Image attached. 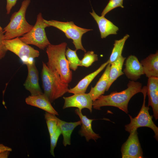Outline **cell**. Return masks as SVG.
Here are the masks:
<instances>
[{
    "label": "cell",
    "mask_w": 158,
    "mask_h": 158,
    "mask_svg": "<svg viewBox=\"0 0 158 158\" xmlns=\"http://www.w3.org/2000/svg\"><path fill=\"white\" fill-rule=\"evenodd\" d=\"M57 120L58 126L60 128L63 137V144L64 146L71 144V134L78 126L81 125L80 121L75 122H68L63 121L55 116Z\"/></svg>",
    "instance_id": "20"
},
{
    "label": "cell",
    "mask_w": 158,
    "mask_h": 158,
    "mask_svg": "<svg viewBox=\"0 0 158 158\" xmlns=\"http://www.w3.org/2000/svg\"><path fill=\"white\" fill-rule=\"evenodd\" d=\"M126 58L122 55L111 63L109 73L108 83L106 91H108L114 82L124 73L122 71L123 65Z\"/></svg>",
    "instance_id": "21"
},
{
    "label": "cell",
    "mask_w": 158,
    "mask_h": 158,
    "mask_svg": "<svg viewBox=\"0 0 158 158\" xmlns=\"http://www.w3.org/2000/svg\"><path fill=\"white\" fill-rule=\"evenodd\" d=\"M123 73L129 79L135 81L144 74L143 66L135 56L130 55L126 59Z\"/></svg>",
    "instance_id": "12"
},
{
    "label": "cell",
    "mask_w": 158,
    "mask_h": 158,
    "mask_svg": "<svg viewBox=\"0 0 158 158\" xmlns=\"http://www.w3.org/2000/svg\"><path fill=\"white\" fill-rule=\"evenodd\" d=\"M144 72V74L148 78L158 77V52L151 54L140 62Z\"/></svg>",
    "instance_id": "19"
},
{
    "label": "cell",
    "mask_w": 158,
    "mask_h": 158,
    "mask_svg": "<svg viewBox=\"0 0 158 158\" xmlns=\"http://www.w3.org/2000/svg\"><path fill=\"white\" fill-rule=\"evenodd\" d=\"M67 46L66 42L49 45L46 47L48 61L46 64L48 67L56 71L62 80L68 84L71 82L73 76L65 55Z\"/></svg>",
    "instance_id": "2"
},
{
    "label": "cell",
    "mask_w": 158,
    "mask_h": 158,
    "mask_svg": "<svg viewBox=\"0 0 158 158\" xmlns=\"http://www.w3.org/2000/svg\"><path fill=\"white\" fill-rule=\"evenodd\" d=\"M98 59L97 54L93 51L85 52L82 59L81 60V66L88 67Z\"/></svg>",
    "instance_id": "24"
},
{
    "label": "cell",
    "mask_w": 158,
    "mask_h": 158,
    "mask_svg": "<svg viewBox=\"0 0 158 158\" xmlns=\"http://www.w3.org/2000/svg\"><path fill=\"white\" fill-rule=\"evenodd\" d=\"M28 70V75L23 85L25 89L30 93L31 96L42 94L39 83L38 71L35 61L26 64Z\"/></svg>",
    "instance_id": "11"
},
{
    "label": "cell",
    "mask_w": 158,
    "mask_h": 158,
    "mask_svg": "<svg viewBox=\"0 0 158 158\" xmlns=\"http://www.w3.org/2000/svg\"><path fill=\"white\" fill-rule=\"evenodd\" d=\"M4 32L0 30V60L5 56L8 50L2 42L4 40Z\"/></svg>",
    "instance_id": "27"
},
{
    "label": "cell",
    "mask_w": 158,
    "mask_h": 158,
    "mask_svg": "<svg viewBox=\"0 0 158 158\" xmlns=\"http://www.w3.org/2000/svg\"><path fill=\"white\" fill-rule=\"evenodd\" d=\"M111 64L109 63L105 69L95 85L92 87L88 93L93 101L97 99L101 95H103L108 83L109 73Z\"/></svg>",
    "instance_id": "18"
},
{
    "label": "cell",
    "mask_w": 158,
    "mask_h": 158,
    "mask_svg": "<svg viewBox=\"0 0 158 158\" xmlns=\"http://www.w3.org/2000/svg\"><path fill=\"white\" fill-rule=\"evenodd\" d=\"M130 133L128 139L121 147L122 158H143V152L138 139L137 130H134Z\"/></svg>",
    "instance_id": "9"
},
{
    "label": "cell",
    "mask_w": 158,
    "mask_h": 158,
    "mask_svg": "<svg viewBox=\"0 0 158 158\" xmlns=\"http://www.w3.org/2000/svg\"><path fill=\"white\" fill-rule=\"evenodd\" d=\"M64 103L63 109L71 107L77 108L80 111L84 108L92 111L93 101L88 93L75 94L68 97H63Z\"/></svg>",
    "instance_id": "10"
},
{
    "label": "cell",
    "mask_w": 158,
    "mask_h": 158,
    "mask_svg": "<svg viewBox=\"0 0 158 158\" xmlns=\"http://www.w3.org/2000/svg\"><path fill=\"white\" fill-rule=\"evenodd\" d=\"M75 112L80 118L81 123V128L79 131L80 135L85 137L87 142L90 139L96 141L100 138L99 134L95 133L92 128V123L95 119L88 118L86 116L83 115L78 109H75Z\"/></svg>",
    "instance_id": "16"
},
{
    "label": "cell",
    "mask_w": 158,
    "mask_h": 158,
    "mask_svg": "<svg viewBox=\"0 0 158 158\" xmlns=\"http://www.w3.org/2000/svg\"><path fill=\"white\" fill-rule=\"evenodd\" d=\"M44 94L51 103L68 92V83L64 82L55 71L42 62L41 73Z\"/></svg>",
    "instance_id": "3"
},
{
    "label": "cell",
    "mask_w": 158,
    "mask_h": 158,
    "mask_svg": "<svg viewBox=\"0 0 158 158\" xmlns=\"http://www.w3.org/2000/svg\"><path fill=\"white\" fill-rule=\"evenodd\" d=\"M90 13L97 24L102 38H105L110 35L117 34L119 30L118 27L104 16H99L93 9Z\"/></svg>",
    "instance_id": "14"
},
{
    "label": "cell",
    "mask_w": 158,
    "mask_h": 158,
    "mask_svg": "<svg viewBox=\"0 0 158 158\" xmlns=\"http://www.w3.org/2000/svg\"><path fill=\"white\" fill-rule=\"evenodd\" d=\"M44 21L50 26L54 27L62 31L67 38L72 40L75 50L80 49L86 52V51L82 44V37L84 34L92 30L79 27L75 25L72 21L63 22L45 19Z\"/></svg>",
    "instance_id": "7"
},
{
    "label": "cell",
    "mask_w": 158,
    "mask_h": 158,
    "mask_svg": "<svg viewBox=\"0 0 158 158\" xmlns=\"http://www.w3.org/2000/svg\"><path fill=\"white\" fill-rule=\"evenodd\" d=\"M109 63V61L108 60L101 65L95 71L81 79L74 87L69 89L68 92L74 94L85 93L90 83Z\"/></svg>",
    "instance_id": "17"
},
{
    "label": "cell",
    "mask_w": 158,
    "mask_h": 158,
    "mask_svg": "<svg viewBox=\"0 0 158 158\" xmlns=\"http://www.w3.org/2000/svg\"><path fill=\"white\" fill-rule=\"evenodd\" d=\"M12 150L11 148L5 146L3 144H0V154L6 151H9L11 152Z\"/></svg>",
    "instance_id": "29"
},
{
    "label": "cell",
    "mask_w": 158,
    "mask_h": 158,
    "mask_svg": "<svg viewBox=\"0 0 158 158\" xmlns=\"http://www.w3.org/2000/svg\"><path fill=\"white\" fill-rule=\"evenodd\" d=\"M44 19L42 13H39L32 28L22 37H19L20 39L27 44L34 45L43 50L51 44L45 30V28L50 26L44 21Z\"/></svg>",
    "instance_id": "5"
},
{
    "label": "cell",
    "mask_w": 158,
    "mask_h": 158,
    "mask_svg": "<svg viewBox=\"0 0 158 158\" xmlns=\"http://www.w3.org/2000/svg\"><path fill=\"white\" fill-rule=\"evenodd\" d=\"M61 134V131L58 126L55 132L50 136V152L51 154L54 157H55L54 150L56 146L59 138Z\"/></svg>",
    "instance_id": "26"
},
{
    "label": "cell",
    "mask_w": 158,
    "mask_h": 158,
    "mask_svg": "<svg viewBox=\"0 0 158 158\" xmlns=\"http://www.w3.org/2000/svg\"><path fill=\"white\" fill-rule=\"evenodd\" d=\"M65 55L70 69L75 71L78 66H81V60L78 56L76 50H73L68 47Z\"/></svg>",
    "instance_id": "23"
},
{
    "label": "cell",
    "mask_w": 158,
    "mask_h": 158,
    "mask_svg": "<svg viewBox=\"0 0 158 158\" xmlns=\"http://www.w3.org/2000/svg\"><path fill=\"white\" fill-rule=\"evenodd\" d=\"M17 0H6L7 4L6 6V13L7 14H10L11 9L16 5Z\"/></svg>",
    "instance_id": "28"
},
{
    "label": "cell",
    "mask_w": 158,
    "mask_h": 158,
    "mask_svg": "<svg viewBox=\"0 0 158 158\" xmlns=\"http://www.w3.org/2000/svg\"><path fill=\"white\" fill-rule=\"evenodd\" d=\"M26 104L40 109L54 115H58V112L44 93L34 96L30 95L25 99Z\"/></svg>",
    "instance_id": "15"
},
{
    "label": "cell",
    "mask_w": 158,
    "mask_h": 158,
    "mask_svg": "<svg viewBox=\"0 0 158 158\" xmlns=\"http://www.w3.org/2000/svg\"><path fill=\"white\" fill-rule=\"evenodd\" d=\"M30 2V0H24L18 11L12 14L9 23L3 29L4 40L22 36L32 28L33 26L30 24L25 18L26 11Z\"/></svg>",
    "instance_id": "4"
},
{
    "label": "cell",
    "mask_w": 158,
    "mask_h": 158,
    "mask_svg": "<svg viewBox=\"0 0 158 158\" xmlns=\"http://www.w3.org/2000/svg\"><path fill=\"white\" fill-rule=\"evenodd\" d=\"M147 94L149 98L148 107H152L153 116L158 118V77H151L148 80Z\"/></svg>",
    "instance_id": "13"
},
{
    "label": "cell",
    "mask_w": 158,
    "mask_h": 158,
    "mask_svg": "<svg viewBox=\"0 0 158 158\" xmlns=\"http://www.w3.org/2000/svg\"><path fill=\"white\" fill-rule=\"evenodd\" d=\"M129 37L128 35L126 34L122 38L115 40L114 47L109 59V63L114 62L122 56L125 42Z\"/></svg>",
    "instance_id": "22"
},
{
    "label": "cell",
    "mask_w": 158,
    "mask_h": 158,
    "mask_svg": "<svg viewBox=\"0 0 158 158\" xmlns=\"http://www.w3.org/2000/svg\"><path fill=\"white\" fill-rule=\"evenodd\" d=\"M143 95V101L141 108L137 116L133 118L130 115V123L125 125L126 130L129 133L135 130L142 127L151 128L154 133V138L158 141V128L153 122V116L150 115L148 107L145 106V99L147 92V86H144L142 89L141 92Z\"/></svg>",
    "instance_id": "6"
},
{
    "label": "cell",
    "mask_w": 158,
    "mask_h": 158,
    "mask_svg": "<svg viewBox=\"0 0 158 158\" xmlns=\"http://www.w3.org/2000/svg\"><path fill=\"white\" fill-rule=\"evenodd\" d=\"M127 87L126 89L120 92H113L108 95H101L93 102L92 108L100 110L102 107L113 106L127 114L129 102L135 95L141 92L142 84L139 82L130 80Z\"/></svg>",
    "instance_id": "1"
},
{
    "label": "cell",
    "mask_w": 158,
    "mask_h": 158,
    "mask_svg": "<svg viewBox=\"0 0 158 158\" xmlns=\"http://www.w3.org/2000/svg\"><path fill=\"white\" fill-rule=\"evenodd\" d=\"M0 30L3 31V29L0 26Z\"/></svg>",
    "instance_id": "30"
},
{
    "label": "cell",
    "mask_w": 158,
    "mask_h": 158,
    "mask_svg": "<svg viewBox=\"0 0 158 158\" xmlns=\"http://www.w3.org/2000/svg\"><path fill=\"white\" fill-rule=\"evenodd\" d=\"M2 42L8 50L17 55L26 65L34 61V59L40 55L38 50L22 41L19 37L4 40Z\"/></svg>",
    "instance_id": "8"
},
{
    "label": "cell",
    "mask_w": 158,
    "mask_h": 158,
    "mask_svg": "<svg viewBox=\"0 0 158 158\" xmlns=\"http://www.w3.org/2000/svg\"><path fill=\"white\" fill-rule=\"evenodd\" d=\"M123 0H109L105 7L101 13V16H105L109 12L117 7L123 8Z\"/></svg>",
    "instance_id": "25"
}]
</instances>
